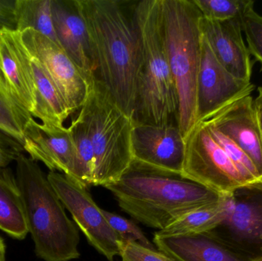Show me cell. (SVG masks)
Returning <instances> with one entry per match:
<instances>
[{"label":"cell","instance_id":"cell-1","mask_svg":"<svg viewBox=\"0 0 262 261\" xmlns=\"http://www.w3.org/2000/svg\"><path fill=\"white\" fill-rule=\"evenodd\" d=\"M75 3L89 32L95 77L133 119L143 60L137 1L75 0Z\"/></svg>","mask_w":262,"mask_h":261},{"label":"cell","instance_id":"cell-2","mask_svg":"<svg viewBox=\"0 0 262 261\" xmlns=\"http://www.w3.org/2000/svg\"><path fill=\"white\" fill-rule=\"evenodd\" d=\"M104 188L123 211L159 231L186 213L220 202L224 196L181 174L134 161L119 180Z\"/></svg>","mask_w":262,"mask_h":261},{"label":"cell","instance_id":"cell-3","mask_svg":"<svg viewBox=\"0 0 262 261\" xmlns=\"http://www.w3.org/2000/svg\"><path fill=\"white\" fill-rule=\"evenodd\" d=\"M15 162V178L23 198L28 231L37 257L45 261L79 258L78 228L68 217L47 176L36 162L23 153Z\"/></svg>","mask_w":262,"mask_h":261},{"label":"cell","instance_id":"cell-4","mask_svg":"<svg viewBox=\"0 0 262 261\" xmlns=\"http://www.w3.org/2000/svg\"><path fill=\"white\" fill-rule=\"evenodd\" d=\"M163 40L178 97L177 124L186 137L196 121L203 15L192 0H160Z\"/></svg>","mask_w":262,"mask_h":261},{"label":"cell","instance_id":"cell-5","mask_svg":"<svg viewBox=\"0 0 262 261\" xmlns=\"http://www.w3.org/2000/svg\"><path fill=\"white\" fill-rule=\"evenodd\" d=\"M135 12L143 60L133 121L155 125L177 124L178 97L162 32L160 0L137 1Z\"/></svg>","mask_w":262,"mask_h":261},{"label":"cell","instance_id":"cell-6","mask_svg":"<svg viewBox=\"0 0 262 261\" xmlns=\"http://www.w3.org/2000/svg\"><path fill=\"white\" fill-rule=\"evenodd\" d=\"M80 111L85 119L95 153L93 185L105 187L115 183L133 162L134 121L117 106L95 77Z\"/></svg>","mask_w":262,"mask_h":261},{"label":"cell","instance_id":"cell-7","mask_svg":"<svg viewBox=\"0 0 262 261\" xmlns=\"http://www.w3.org/2000/svg\"><path fill=\"white\" fill-rule=\"evenodd\" d=\"M182 176L223 196L249 186L203 121L186 135Z\"/></svg>","mask_w":262,"mask_h":261},{"label":"cell","instance_id":"cell-8","mask_svg":"<svg viewBox=\"0 0 262 261\" xmlns=\"http://www.w3.org/2000/svg\"><path fill=\"white\" fill-rule=\"evenodd\" d=\"M209 233L245 261L262 258V182L229 195L226 218Z\"/></svg>","mask_w":262,"mask_h":261},{"label":"cell","instance_id":"cell-9","mask_svg":"<svg viewBox=\"0 0 262 261\" xmlns=\"http://www.w3.org/2000/svg\"><path fill=\"white\" fill-rule=\"evenodd\" d=\"M47 177L89 244L107 260L114 261L120 254L121 239L109 225L88 188L57 172L50 171Z\"/></svg>","mask_w":262,"mask_h":261},{"label":"cell","instance_id":"cell-10","mask_svg":"<svg viewBox=\"0 0 262 261\" xmlns=\"http://www.w3.org/2000/svg\"><path fill=\"white\" fill-rule=\"evenodd\" d=\"M19 37L53 83L71 115L78 113L87 100L91 83L64 49L39 32L28 29Z\"/></svg>","mask_w":262,"mask_h":261},{"label":"cell","instance_id":"cell-11","mask_svg":"<svg viewBox=\"0 0 262 261\" xmlns=\"http://www.w3.org/2000/svg\"><path fill=\"white\" fill-rule=\"evenodd\" d=\"M255 89L251 81L238 79L219 62L203 35L195 123L208 119L235 101L249 96Z\"/></svg>","mask_w":262,"mask_h":261},{"label":"cell","instance_id":"cell-12","mask_svg":"<svg viewBox=\"0 0 262 261\" xmlns=\"http://www.w3.org/2000/svg\"><path fill=\"white\" fill-rule=\"evenodd\" d=\"M133 161L169 173H183L185 140L177 124L155 125L134 122Z\"/></svg>","mask_w":262,"mask_h":261},{"label":"cell","instance_id":"cell-13","mask_svg":"<svg viewBox=\"0 0 262 261\" xmlns=\"http://www.w3.org/2000/svg\"><path fill=\"white\" fill-rule=\"evenodd\" d=\"M23 150L50 171L58 170L78 182V156L68 127L40 124L31 118L24 129Z\"/></svg>","mask_w":262,"mask_h":261},{"label":"cell","instance_id":"cell-14","mask_svg":"<svg viewBox=\"0 0 262 261\" xmlns=\"http://www.w3.org/2000/svg\"><path fill=\"white\" fill-rule=\"evenodd\" d=\"M203 121H207L242 149L262 178V137L252 95L235 101Z\"/></svg>","mask_w":262,"mask_h":261},{"label":"cell","instance_id":"cell-15","mask_svg":"<svg viewBox=\"0 0 262 261\" xmlns=\"http://www.w3.org/2000/svg\"><path fill=\"white\" fill-rule=\"evenodd\" d=\"M201 29L219 62L235 78L250 82L253 63L242 35V19L220 21L203 16Z\"/></svg>","mask_w":262,"mask_h":261},{"label":"cell","instance_id":"cell-16","mask_svg":"<svg viewBox=\"0 0 262 261\" xmlns=\"http://www.w3.org/2000/svg\"><path fill=\"white\" fill-rule=\"evenodd\" d=\"M52 17L60 46L92 81L95 75V58L87 26L75 0H52Z\"/></svg>","mask_w":262,"mask_h":261},{"label":"cell","instance_id":"cell-17","mask_svg":"<svg viewBox=\"0 0 262 261\" xmlns=\"http://www.w3.org/2000/svg\"><path fill=\"white\" fill-rule=\"evenodd\" d=\"M12 34L17 54L35 87L37 107L33 117L41 121V124L64 127V122L71 116L67 106L38 60L25 47L18 32L12 30Z\"/></svg>","mask_w":262,"mask_h":261},{"label":"cell","instance_id":"cell-18","mask_svg":"<svg viewBox=\"0 0 262 261\" xmlns=\"http://www.w3.org/2000/svg\"><path fill=\"white\" fill-rule=\"evenodd\" d=\"M158 251L177 261H245L209 232L180 237L154 236Z\"/></svg>","mask_w":262,"mask_h":261},{"label":"cell","instance_id":"cell-19","mask_svg":"<svg viewBox=\"0 0 262 261\" xmlns=\"http://www.w3.org/2000/svg\"><path fill=\"white\" fill-rule=\"evenodd\" d=\"M0 72L20 105L33 117L37 107L35 87L17 54L11 29L0 32Z\"/></svg>","mask_w":262,"mask_h":261},{"label":"cell","instance_id":"cell-20","mask_svg":"<svg viewBox=\"0 0 262 261\" xmlns=\"http://www.w3.org/2000/svg\"><path fill=\"white\" fill-rule=\"evenodd\" d=\"M0 230L17 240L29 234L23 198L9 167L0 170Z\"/></svg>","mask_w":262,"mask_h":261},{"label":"cell","instance_id":"cell-21","mask_svg":"<svg viewBox=\"0 0 262 261\" xmlns=\"http://www.w3.org/2000/svg\"><path fill=\"white\" fill-rule=\"evenodd\" d=\"M229 196H223L220 202L195 208L169 224L154 236L180 237L209 232L215 229L226 218L229 209Z\"/></svg>","mask_w":262,"mask_h":261},{"label":"cell","instance_id":"cell-22","mask_svg":"<svg viewBox=\"0 0 262 261\" xmlns=\"http://www.w3.org/2000/svg\"><path fill=\"white\" fill-rule=\"evenodd\" d=\"M15 21L17 32L33 29L59 44L52 17V0H16Z\"/></svg>","mask_w":262,"mask_h":261},{"label":"cell","instance_id":"cell-23","mask_svg":"<svg viewBox=\"0 0 262 261\" xmlns=\"http://www.w3.org/2000/svg\"><path fill=\"white\" fill-rule=\"evenodd\" d=\"M32 116L20 105L0 72V132L23 147L24 129Z\"/></svg>","mask_w":262,"mask_h":261},{"label":"cell","instance_id":"cell-24","mask_svg":"<svg viewBox=\"0 0 262 261\" xmlns=\"http://www.w3.org/2000/svg\"><path fill=\"white\" fill-rule=\"evenodd\" d=\"M68 128L72 135L78 156V183L89 188L93 185L95 153L85 119L80 110Z\"/></svg>","mask_w":262,"mask_h":261},{"label":"cell","instance_id":"cell-25","mask_svg":"<svg viewBox=\"0 0 262 261\" xmlns=\"http://www.w3.org/2000/svg\"><path fill=\"white\" fill-rule=\"evenodd\" d=\"M203 121L206 124L213 139L226 152L229 159L233 162L234 165L246 181V184L250 186V185L261 183L262 178L260 176L253 162L251 160L247 154L236 144H234L229 138L226 137L223 133L217 130L213 126L211 125L207 121Z\"/></svg>","mask_w":262,"mask_h":261},{"label":"cell","instance_id":"cell-26","mask_svg":"<svg viewBox=\"0 0 262 261\" xmlns=\"http://www.w3.org/2000/svg\"><path fill=\"white\" fill-rule=\"evenodd\" d=\"M204 18L214 21L243 19L249 8L254 6L252 0H192Z\"/></svg>","mask_w":262,"mask_h":261},{"label":"cell","instance_id":"cell-27","mask_svg":"<svg viewBox=\"0 0 262 261\" xmlns=\"http://www.w3.org/2000/svg\"><path fill=\"white\" fill-rule=\"evenodd\" d=\"M102 211L109 225L118 234L121 241L134 242L146 248L155 249V247L146 237L144 233L132 221L106 210L102 209Z\"/></svg>","mask_w":262,"mask_h":261},{"label":"cell","instance_id":"cell-28","mask_svg":"<svg viewBox=\"0 0 262 261\" xmlns=\"http://www.w3.org/2000/svg\"><path fill=\"white\" fill-rule=\"evenodd\" d=\"M242 23L249 52L262 65V15L257 13L252 6L243 15Z\"/></svg>","mask_w":262,"mask_h":261},{"label":"cell","instance_id":"cell-29","mask_svg":"<svg viewBox=\"0 0 262 261\" xmlns=\"http://www.w3.org/2000/svg\"><path fill=\"white\" fill-rule=\"evenodd\" d=\"M120 257L122 261H177L156 249H150L134 242L120 241Z\"/></svg>","mask_w":262,"mask_h":261},{"label":"cell","instance_id":"cell-30","mask_svg":"<svg viewBox=\"0 0 262 261\" xmlns=\"http://www.w3.org/2000/svg\"><path fill=\"white\" fill-rule=\"evenodd\" d=\"M15 2L0 0V29L15 30Z\"/></svg>","mask_w":262,"mask_h":261},{"label":"cell","instance_id":"cell-31","mask_svg":"<svg viewBox=\"0 0 262 261\" xmlns=\"http://www.w3.org/2000/svg\"><path fill=\"white\" fill-rule=\"evenodd\" d=\"M21 153L12 147L0 142V170L8 168L11 162L15 161Z\"/></svg>","mask_w":262,"mask_h":261},{"label":"cell","instance_id":"cell-32","mask_svg":"<svg viewBox=\"0 0 262 261\" xmlns=\"http://www.w3.org/2000/svg\"><path fill=\"white\" fill-rule=\"evenodd\" d=\"M258 96L254 101V108L262 137V85L258 87Z\"/></svg>","mask_w":262,"mask_h":261},{"label":"cell","instance_id":"cell-33","mask_svg":"<svg viewBox=\"0 0 262 261\" xmlns=\"http://www.w3.org/2000/svg\"><path fill=\"white\" fill-rule=\"evenodd\" d=\"M0 142L6 144V145L9 146V147H12V148L15 149L17 151L19 152V153H23V152L24 151L23 147H21L19 144H18V143L14 140V139H12V138L6 136V135H5L4 133H2V132H0Z\"/></svg>","mask_w":262,"mask_h":261},{"label":"cell","instance_id":"cell-34","mask_svg":"<svg viewBox=\"0 0 262 261\" xmlns=\"http://www.w3.org/2000/svg\"><path fill=\"white\" fill-rule=\"evenodd\" d=\"M6 247L4 240L0 237V261H6Z\"/></svg>","mask_w":262,"mask_h":261},{"label":"cell","instance_id":"cell-35","mask_svg":"<svg viewBox=\"0 0 262 261\" xmlns=\"http://www.w3.org/2000/svg\"><path fill=\"white\" fill-rule=\"evenodd\" d=\"M254 261H262V258L258 259V260H255Z\"/></svg>","mask_w":262,"mask_h":261},{"label":"cell","instance_id":"cell-36","mask_svg":"<svg viewBox=\"0 0 262 261\" xmlns=\"http://www.w3.org/2000/svg\"><path fill=\"white\" fill-rule=\"evenodd\" d=\"M2 30H3V29H0V32H1Z\"/></svg>","mask_w":262,"mask_h":261}]
</instances>
